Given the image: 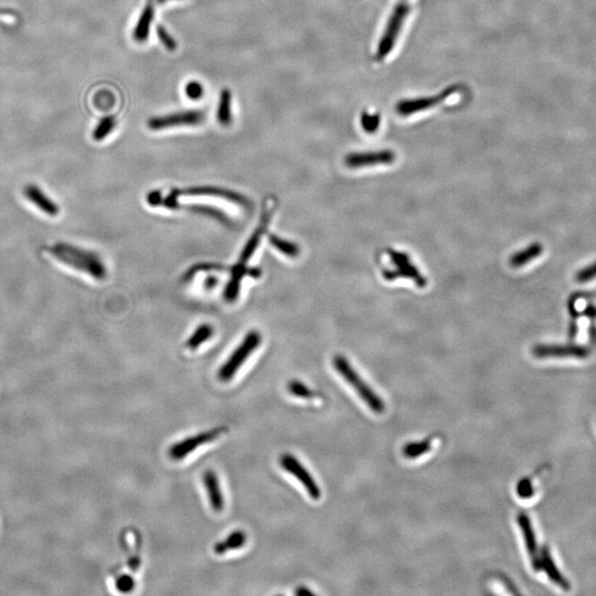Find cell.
Masks as SVG:
<instances>
[{"mask_svg": "<svg viewBox=\"0 0 596 596\" xmlns=\"http://www.w3.org/2000/svg\"><path fill=\"white\" fill-rule=\"evenodd\" d=\"M47 252L59 260L60 263L90 275L97 281H103L108 275L106 267L99 256L82 247L65 242H57L56 245L49 247Z\"/></svg>", "mask_w": 596, "mask_h": 596, "instance_id": "6da1fadb", "label": "cell"}, {"mask_svg": "<svg viewBox=\"0 0 596 596\" xmlns=\"http://www.w3.org/2000/svg\"><path fill=\"white\" fill-rule=\"evenodd\" d=\"M333 365L338 371L342 378L346 380L352 388H355L359 397L365 401V404L374 412V413H383L384 406L383 401L381 397H378L374 390L369 387L368 384L363 381L361 376L358 374L357 371L352 368L349 361L346 359V357L341 355H337L333 357Z\"/></svg>", "mask_w": 596, "mask_h": 596, "instance_id": "7a4b0ae2", "label": "cell"}, {"mask_svg": "<svg viewBox=\"0 0 596 596\" xmlns=\"http://www.w3.org/2000/svg\"><path fill=\"white\" fill-rule=\"evenodd\" d=\"M260 341H262V337L258 331H253L247 333L242 344L234 350L233 354L226 363H223L219 370L218 376L221 381H230L233 378L234 374H237V371L245 363V360L250 357L253 351L260 346Z\"/></svg>", "mask_w": 596, "mask_h": 596, "instance_id": "3957f363", "label": "cell"}, {"mask_svg": "<svg viewBox=\"0 0 596 596\" xmlns=\"http://www.w3.org/2000/svg\"><path fill=\"white\" fill-rule=\"evenodd\" d=\"M388 256L391 258L395 269L383 270L382 275H383L384 279L392 282L399 277H406V279H412L420 288H424L427 286V277L423 276L420 273L417 266L412 263L411 258L408 254L390 249L388 250Z\"/></svg>", "mask_w": 596, "mask_h": 596, "instance_id": "277c9868", "label": "cell"}, {"mask_svg": "<svg viewBox=\"0 0 596 596\" xmlns=\"http://www.w3.org/2000/svg\"><path fill=\"white\" fill-rule=\"evenodd\" d=\"M408 11H410V7H408V3H400L399 5L395 6L392 14L390 16L387 27L384 29L381 41L379 42L378 50H376V59L378 61H381V60L387 57L390 52L392 51L397 35L400 33L403 24H404V20L408 17Z\"/></svg>", "mask_w": 596, "mask_h": 596, "instance_id": "5b68a950", "label": "cell"}, {"mask_svg": "<svg viewBox=\"0 0 596 596\" xmlns=\"http://www.w3.org/2000/svg\"><path fill=\"white\" fill-rule=\"evenodd\" d=\"M206 113L200 110H183L178 113L151 117L147 125L151 131H163L175 126H194L204 123Z\"/></svg>", "mask_w": 596, "mask_h": 596, "instance_id": "8992f818", "label": "cell"}, {"mask_svg": "<svg viewBox=\"0 0 596 596\" xmlns=\"http://www.w3.org/2000/svg\"><path fill=\"white\" fill-rule=\"evenodd\" d=\"M279 464L288 473L293 475L299 483L306 489L307 494L312 497L313 499L318 500L322 496V490L317 483L315 481L313 476L309 474L308 470L304 467L301 463L295 456L290 454H284L279 458Z\"/></svg>", "mask_w": 596, "mask_h": 596, "instance_id": "52a82bcc", "label": "cell"}, {"mask_svg": "<svg viewBox=\"0 0 596 596\" xmlns=\"http://www.w3.org/2000/svg\"><path fill=\"white\" fill-rule=\"evenodd\" d=\"M457 90H458L457 86H452V88L446 89L445 91L440 92V94L436 95V97L403 99L400 103H397V106H395V110L401 116H408L414 113H419L422 110H429V108H434L436 105L443 103V101L455 94V92Z\"/></svg>", "mask_w": 596, "mask_h": 596, "instance_id": "ba28073f", "label": "cell"}, {"mask_svg": "<svg viewBox=\"0 0 596 596\" xmlns=\"http://www.w3.org/2000/svg\"><path fill=\"white\" fill-rule=\"evenodd\" d=\"M395 158L397 156L395 151L390 149L351 153L345 158V165L350 169H358V168L378 166V165H391L395 163Z\"/></svg>", "mask_w": 596, "mask_h": 596, "instance_id": "9c48e42d", "label": "cell"}, {"mask_svg": "<svg viewBox=\"0 0 596 596\" xmlns=\"http://www.w3.org/2000/svg\"><path fill=\"white\" fill-rule=\"evenodd\" d=\"M224 432V429H215V430L208 431V432L200 433L198 436H191V438H185V440H180L178 443L174 444L169 449L170 458L174 461H180L185 457L188 456L191 452L198 449L199 446L202 444L209 443L211 440H215Z\"/></svg>", "mask_w": 596, "mask_h": 596, "instance_id": "30bf717a", "label": "cell"}, {"mask_svg": "<svg viewBox=\"0 0 596 596\" xmlns=\"http://www.w3.org/2000/svg\"><path fill=\"white\" fill-rule=\"evenodd\" d=\"M172 194H175L176 197L180 196V194L218 197V198H223L228 201L239 204L245 209L252 208L250 200L245 198V196L234 192V191L228 190V189L217 188V187H194V188L185 189V190H174Z\"/></svg>", "mask_w": 596, "mask_h": 596, "instance_id": "8fae6325", "label": "cell"}, {"mask_svg": "<svg viewBox=\"0 0 596 596\" xmlns=\"http://www.w3.org/2000/svg\"><path fill=\"white\" fill-rule=\"evenodd\" d=\"M532 354L537 358L577 357L586 358L590 354L588 347L579 345H537Z\"/></svg>", "mask_w": 596, "mask_h": 596, "instance_id": "7c38bea8", "label": "cell"}, {"mask_svg": "<svg viewBox=\"0 0 596 596\" xmlns=\"http://www.w3.org/2000/svg\"><path fill=\"white\" fill-rule=\"evenodd\" d=\"M517 521H518L521 531L524 533V543H526L527 550H528V554L531 558L532 567L536 571H539L541 569V558H540L535 530L532 527L531 520H530L529 517L527 516L526 513H520L517 517Z\"/></svg>", "mask_w": 596, "mask_h": 596, "instance_id": "4fadbf2b", "label": "cell"}, {"mask_svg": "<svg viewBox=\"0 0 596 596\" xmlns=\"http://www.w3.org/2000/svg\"><path fill=\"white\" fill-rule=\"evenodd\" d=\"M24 196L27 198L28 201L31 202L33 206L38 208L43 213H46L49 217H57L60 213V208L56 202L52 201L51 199L49 198L38 185H28L24 187Z\"/></svg>", "mask_w": 596, "mask_h": 596, "instance_id": "5bb4252c", "label": "cell"}, {"mask_svg": "<svg viewBox=\"0 0 596 596\" xmlns=\"http://www.w3.org/2000/svg\"><path fill=\"white\" fill-rule=\"evenodd\" d=\"M204 483L207 489L210 506L215 513H220L224 507V498L219 483L218 476L215 475L213 470H207L204 474Z\"/></svg>", "mask_w": 596, "mask_h": 596, "instance_id": "9a60e30c", "label": "cell"}, {"mask_svg": "<svg viewBox=\"0 0 596 596\" xmlns=\"http://www.w3.org/2000/svg\"><path fill=\"white\" fill-rule=\"evenodd\" d=\"M154 18H155L154 0H147V5L145 6V8L142 9L138 24L135 26L134 31H133V37H134L135 41L142 43L147 40L148 35L151 33Z\"/></svg>", "mask_w": 596, "mask_h": 596, "instance_id": "2e32d148", "label": "cell"}, {"mask_svg": "<svg viewBox=\"0 0 596 596\" xmlns=\"http://www.w3.org/2000/svg\"><path fill=\"white\" fill-rule=\"evenodd\" d=\"M540 558H541V568L545 570V573L550 577V580L556 583V586H560L564 591H570L571 586H570V583L568 582L567 579L562 575V573L556 568L554 558L551 556L550 550H549L548 547H545L543 549L541 554H540Z\"/></svg>", "mask_w": 596, "mask_h": 596, "instance_id": "e0dca14e", "label": "cell"}, {"mask_svg": "<svg viewBox=\"0 0 596 596\" xmlns=\"http://www.w3.org/2000/svg\"><path fill=\"white\" fill-rule=\"evenodd\" d=\"M271 210L266 207L265 209H264L263 215H262V219H260V226H258V230L252 234V237H251L250 240L247 241V245H245V249H243V252H242L241 254V258H240L242 264L247 263V260H250V258H252L253 254H254V251L256 250V247L260 245V238H262L264 232H265L266 228H267L270 219H271Z\"/></svg>", "mask_w": 596, "mask_h": 596, "instance_id": "ac0fdd59", "label": "cell"}, {"mask_svg": "<svg viewBox=\"0 0 596 596\" xmlns=\"http://www.w3.org/2000/svg\"><path fill=\"white\" fill-rule=\"evenodd\" d=\"M543 252V245H540V243L536 242L533 245L527 247L524 250L519 251V252L515 253L513 256H511L509 264H511V267H513V269H518V267L526 265V264L531 262L532 260H535L538 256H541Z\"/></svg>", "mask_w": 596, "mask_h": 596, "instance_id": "d6986e66", "label": "cell"}, {"mask_svg": "<svg viewBox=\"0 0 596 596\" xmlns=\"http://www.w3.org/2000/svg\"><path fill=\"white\" fill-rule=\"evenodd\" d=\"M217 119L223 126H229L232 123V93L230 90H222L219 99Z\"/></svg>", "mask_w": 596, "mask_h": 596, "instance_id": "ffe728a7", "label": "cell"}, {"mask_svg": "<svg viewBox=\"0 0 596 596\" xmlns=\"http://www.w3.org/2000/svg\"><path fill=\"white\" fill-rule=\"evenodd\" d=\"M247 543V535L242 530L232 532L226 539L215 545V552L217 554H224L230 550H237L242 548Z\"/></svg>", "mask_w": 596, "mask_h": 596, "instance_id": "44dd1931", "label": "cell"}, {"mask_svg": "<svg viewBox=\"0 0 596 596\" xmlns=\"http://www.w3.org/2000/svg\"><path fill=\"white\" fill-rule=\"evenodd\" d=\"M181 208L190 210V211H194V213H200V215H208V217H211V218L220 221V222L226 223V224L231 223V221L229 220L228 217L222 211L215 209V208L209 207V206H201V204L181 206V204H178L177 209H181Z\"/></svg>", "mask_w": 596, "mask_h": 596, "instance_id": "7402d4cb", "label": "cell"}, {"mask_svg": "<svg viewBox=\"0 0 596 596\" xmlns=\"http://www.w3.org/2000/svg\"><path fill=\"white\" fill-rule=\"evenodd\" d=\"M269 240L270 243H271L276 250L283 253L284 256H288V258H297V256H299V253H301V249H299V247H298L297 245H295L294 242L282 239V238L277 237V235H274V234L270 235Z\"/></svg>", "mask_w": 596, "mask_h": 596, "instance_id": "603a6c76", "label": "cell"}, {"mask_svg": "<svg viewBox=\"0 0 596 596\" xmlns=\"http://www.w3.org/2000/svg\"><path fill=\"white\" fill-rule=\"evenodd\" d=\"M116 125H117V121L114 116H104L93 131V134H92L93 140L95 142H102L103 140L108 138L110 133L113 132Z\"/></svg>", "mask_w": 596, "mask_h": 596, "instance_id": "cb8c5ba5", "label": "cell"}, {"mask_svg": "<svg viewBox=\"0 0 596 596\" xmlns=\"http://www.w3.org/2000/svg\"><path fill=\"white\" fill-rule=\"evenodd\" d=\"M431 447H432V438H427L421 442H412L403 447V455L406 458H417L422 454H425L430 451Z\"/></svg>", "mask_w": 596, "mask_h": 596, "instance_id": "d4e9b609", "label": "cell"}, {"mask_svg": "<svg viewBox=\"0 0 596 596\" xmlns=\"http://www.w3.org/2000/svg\"><path fill=\"white\" fill-rule=\"evenodd\" d=\"M213 335V328L208 324L199 326L197 331L191 335L187 342V347L190 349H197L200 345L204 344Z\"/></svg>", "mask_w": 596, "mask_h": 596, "instance_id": "484cf974", "label": "cell"}, {"mask_svg": "<svg viewBox=\"0 0 596 596\" xmlns=\"http://www.w3.org/2000/svg\"><path fill=\"white\" fill-rule=\"evenodd\" d=\"M381 124V116L379 114H370L368 112H365L361 115V126H363L365 132L369 134H374L378 131L379 126Z\"/></svg>", "mask_w": 596, "mask_h": 596, "instance_id": "4316f807", "label": "cell"}, {"mask_svg": "<svg viewBox=\"0 0 596 596\" xmlns=\"http://www.w3.org/2000/svg\"><path fill=\"white\" fill-rule=\"evenodd\" d=\"M288 389L290 395H293L294 397H301V399H312V397H316V393L314 391L307 388L305 384L296 381V380L288 382Z\"/></svg>", "mask_w": 596, "mask_h": 596, "instance_id": "83f0119b", "label": "cell"}, {"mask_svg": "<svg viewBox=\"0 0 596 596\" xmlns=\"http://www.w3.org/2000/svg\"><path fill=\"white\" fill-rule=\"evenodd\" d=\"M241 275L232 274V279L226 285V290H224V298L228 301H233L237 299L240 292V284H241Z\"/></svg>", "mask_w": 596, "mask_h": 596, "instance_id": "f1b7e54d", "label": "cell"}, {"mask_svg": "<svg viewBox=\"0 0 596 596\" xmlns=\"http://www.w3.org/2000/svg\"><path fill=\"white\" fill-rule=\"evenodd\" d=\"M156 33L159 40L163 43V46L167 50H169V51H175L178 47L177 42H176L175 39L172 38L170 33L163 26H157Z\"/></svg>", "mask_w": 596, "mask_h": 596, "instance_id": "f546056e", "label": "cell"}, {"mask_svg": "<svg viewBox=\"0 0 596 596\" xmlns=\"http://www.w3.org/2000/svg\"><path fill=\"white\" fill-rule=\"evenodd\" d=\"M185 93L190 99H194V101L200 99L204 95V85L198 81H190L185 85Z\"/></svg>", "mask_w": 596, "mask_h": 596, "instance_id": "4dcf8cb0", "label": "cell"}, {"mask_svg": "<svg viewBox=\"0 0 596 596\" xmlns=\"http://www.w3.org/2000/svg\"><path fill=\"white\" fill-rule=\"evenodd\" d=\"M116 588L122 593H129L135 588V580L131 575L123 574L117 577L115 583Z\"/></svg>", "mask_w": 596, "mask_h": 596, "instance_id": "1f68e13d", "label": "cell"}, {"mask_svg": "<svg viewBox=\"0 0 596 596\" xmlns=\"http://www.w3.org/2000/svg\"><path fill=\"white\" fill-rule=\"evenodd\" d=\"M517 494L522 499H527L533 495V488H532V481L530 478H524L522 481H519L517 486Z\"/></svg>", "mask_w": 596, "mask_h": 596, "instance_id": "d6a6232c", "label": "cell"}, {"mask_svg": "<svg viewBox=\"0 0 596 596\" xmlns=\"http://www.w3.org/2000/svg\"><path fill=\"white\" fill-rule=\"evenodd\" d=\"M596 277V262L592 265L588 266L586 269L581 270L580 272H577V282L579 283H586L588 282V281H591V279H594Z\"/></svg>", "mask_w": 596, "mask_h": 596, "instance_id": "836d02e7", "label": "cell"}, {"mask_svg": "<svg viewBox=\"0 0 596 596\" xmlns=\"http://www.w3.org/2000/svg\"><path fill=\"white\" fill-rule=\"evenodd\" d=\"M147 201L148 204H151V206H158V204H161V194L158 191H154V192H151V194L147 196Z\"/></svg>", "mask_w": 596, "mask_h": 596, "instance_id": "e575fe53", "label": "cell"}, {"mask_svg": "<svg viewBox=\"0 0 596 596\" xmlns=\"http://www.w3.org/2000/svg\"><path fill=\"white\" fill-rule=\"evenodd\" d=\"M295 594H296V595H301V596L313 595V592L311 591V590H308V588H304V586H301V588H298V590H296Z\"/></svg>", "mask_w": 596, "mask_h": 596, "instance_id": "d590c367", "label": "cell"}, {"mask_svg": "<svg viewBox=\"0 0 596 596\" xmlns=\"http://www.w3.org/2000/svg\"><path fill=\"white\" fill-rule=\"evenodd\" d=\"M584 315H586L588 317L596 318V307L588 306L586 312H584Z\"/></svg>", "mask_w": 596, "mask_h": 596, "instance_id": "8d00e7d4", "label": "cell"}, {"mask_svg": "<svg viewBox=\"0 0 596 596\" xmlns=\"http://www.w3.org/2000/svg\"><path fill=\"white\" fill-rule=\"evenodd\" d=\"M215 283H217V279H215V277H209L206 285H207L208 288H211L215 286Z\"/></svg>", "mask_w": 596, "mask_h": 596, "instance_id": "74e56055", "label": "cell"}, {"mask_svg": "<svg viewBox=\"0 0 596 596\" xmlns=\"http://www.w3.org/2000/svg\"><path fill=\"white\" fill-rule=\"evenodd\" d=\"M166 1H168V0H157V3H165Z\"/></svg>", "mask_w": 596, "mask_h": 596, "instance_id": "f35d334b", "label": "cell"}]
</instances>
